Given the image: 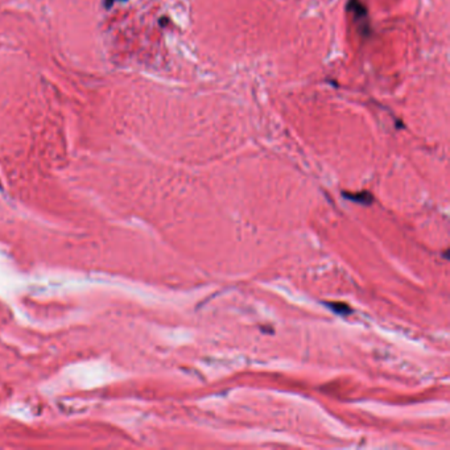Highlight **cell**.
<instances>
[{"mask_svg":"<svg viewBox=\"0 0 450 450\" xmlns=\"http://www.w3.org/2000/svg\"><path fill=\"white\" fill-rule=\"evenodd\" d=\"M343 197L347 198L350 201H354V202H358L362 205H371L374 202V197H372L371 193L368 191H361V193H343Z\"/></svg>","mask_w":450,"mask_h":450,"instance_id":"1","label":"cell"},{"mask_svg":"<svg viewBox=\"0 0 450 450\" xmlns=\"http://www.w3.org/2000/svg\"><path fill=\"white\" fill-rule=\"evenodd\" d=\"M325 305L328 306L330 310L335 313V314L341 315H348L352 313V309L345 304V302H325Z\"/></svg>","mask_w":450,"mask_h":450,"instance_id":"2","label":"cell"},{"mask_svg":"<svg viewBox=\"0 0 450 450\" xmlns=\"http://www.w3.org/2000/svg\"><path fill=\"white\" fill-rule=\"evenodd\" d=\"M103 2H105L106 10H110V8L115 4V2H125V0H103Z\"/></svg>","mask_w":450,"mask_h":450,"instance_id":"3","label":"cell"}]
</instances>
